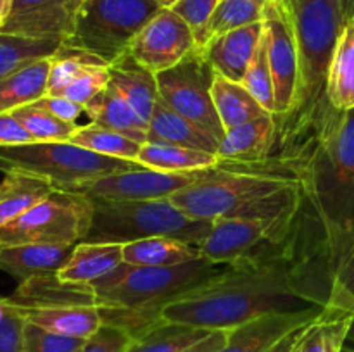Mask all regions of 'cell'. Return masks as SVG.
I'll return each mask as SVG.
<instances>
[{
    "mask_svg": "<svg viewBox=\"0 0 354 352\" xmlns=\"http://www.w3.org/2000/svg\"><path fill=\"white\" fill-rule=\"evenodd\" d=\"M203 259L199 247L178 238L151 237L123 245V262L144 268H169Z\"/></svg>",
    "mask_w": 354,
    "mask_h": 352,
    "instance_id": "obj_24",
    "label": "cell"
},
{
    "mask_svg": "<svg viewBox=\"0 0 354 352\" xmlns=\"http://www.w3.org/2000/svg\"><path fill=\"white\" fill-rule=\"evenodd\" d=\"M14 309L26 323L85 340L104 324L97 306H14Z\"/></svg>",
    "mask_w": 354,
    "mask_h": 352,
    "instance_id": "obj_18",
    "label": "cell"
},
{
    "mask_svg": "<svg viewBox=\"0 0 354 352\" xmlns=\"http://www.w3.org/2000/svg\"><path fill=\"white\" fill-rule=\"evenodd\" d=\"M341 9L344 21L348 23L351 17H354V0H341Z\"/></svg>",
    "mask_w": 354,
    "mask_h": 352,
    "instance_id": "obj_49",
    "label": "cell"
},
{
    "mask_svg": "<svg viewBox=\"0 0 354 352\" xmlns=\"http://www.w3.org/2000/svg\"><path fill=\"white\" fill-rule=\"evenodd\" d=\"M107 64L97 55L82 48L68 47L61 43L54 55L50 57V71H48L47 95H61L76 78L83 75L92 66Z\"/></svg>",
    "mask_w": 354,
    "mask_h": 352,
    "instance_id": "obj_34",
    "label": "cell"
},
{
    "mask_svg": "<svg viewBox=\"0 0 354 352\" xmlns=\"http://www.w3.org/2000/svg\"><path fill=\"white\" fill-rule=\"evenodd\" d=\"M325 307H310L297 313L268 314L228 330L227 342L216 352H266L296 328L317 320Z\"/></svg>",
    "mask_w": 354,
    "mask_h": 352,
    "instance_id": "obj_15",
    "label": "cell"
},
{
    "mask_svg": "<svg viewBox=\"0 0 354 352\" xmlns=\"http://www.w3.org/2000/svg\"><path fill=\"white\" fill-rule=\"evenodd\" d=\"M121 264H123L121 244L80 242L73 248L68 262L57 273V278L64 283L92 285L93 282L113 273Z\"/></svg>",
    "mask_w": 354,
    "mask_h": 352,
    "instance_id": "obj_21",
    "label": "cell"
},
{
    "mask_svg": "<svg viewBox=\"0 0 354 352\" xmlns=\"http://www.w3.org/2000/svg\"><path fill=\"white\" fill-rule=\"evenodd\" d=\"M287 2H289V3H290V2H296V0H287Z\"/></svg>",
    "mask_w": 354,
    "mask_h": 352,
    "instance_id": "obj_53",
    "label": "cell"
},
{
    "mask_svg": "<svg viewBox=\"0 0 354 352\" xmlns=\"http://www.w3.org/2000/svg\"><path fill=\"white\" fill-rule=\"evenodd\" d=\"M73 248L75 245H3L0 247V269L24 283L35 276L61 271Z\"/></svg>",
    "mask_w": 354,
    "mask_h": 352,
    "instance_id": "obj_19",
    "label": "cell"
},
{
    "mask_svg": "<svg viewBox=\"0 0 354 352\" xmlns=\"http://www.w3.org/2000/svg\"><path fill=\"white\" fill-rule=\"evenodd\" d=\"M261 37L263 21L213 38L201 48L216 75L242 83L254 59Z\"/></svg>",
    "mask_w": 354,
    "mask_h": 352,
    "instance_id": "obj_17",
    "label": "cell"
},
{
    "mask_svg": "<svg viewBox=\"0 0 354 352\" xmlns=\"http://www.w3.org/2000/svg\"><path fill=\"white\" fill-rule=\"evenodd\" d=\"M325 309L354 316V244L332 273Z\"/></svg>",
    "mask_w": 354,
    "mask_h": 352,
    "instance_id": "obj_38",
    "label": "cell"
},
{
    "mask_svg": "<svg viewBox=\"0 0 354 352\" xmlns=\"http://www.w3.org/2000/svg\"><path fill=\"white\" fill-rule=\"evenodd\" d=\"M351 314L324 309L304 330L292 352H342L353 323Z\"/></svg>",
    "mask_w": 354,
    "mask_h": 352,
    "instance_id": "obj_31",
    "label": "cell"
},
{
    "mask_svg": "<svg viewBox=\"0 0 354 352\" xmlns=\"http://www.w3.org/2000/svg\"><path fill=\"white\" fill-rule=\"evenodd\" d=\"M59 47H61L59 41L31 40V38L0 33V79L23 68L24 64H30L38 59L52 57Z\"/></svg>",
    "mask_w": 354,
    "mask_h": 352,
    "instance_id": "obj_36",
    "label": "cell"
},
{
    "mask_svg": "<svg viewBox=\"0 0 354 352\" xmlns=\"http://www.w3.org/2000/svg\"><path fill=\"white\" fill-rule=\"evenodd\" d=\"M93 217L83 242L130 244L151 237H169L199 247L213 221H199L180 211L171 199L92 200Z\"/></svg>",
    "mask_w": 354,
    "mask_h": 352,
    "instance_id": "obj_5",
    "label": "cell"
},
{
    "mask_svg": "<svg viewBox=\"0 0 354 352\" xmlns=\"http://www.w3.org/2000/svg\"><path fill=\"white\" fill-rule=\"evenodd\" d=\"M12 116L23 124L33 141H69L80 126L78 123L59 119L38 102L17 107Z\"/></svg>",
    "mask_w": 354,
    "mask_h": 352,
    "instance_id": "obj_35",
    "label": "cell"
},
{
    "mask_svg": "<svg viewBox=\"0 0 354 352\" xmlns=\"http://www.w3.org/2000/svg\"><path fill=\"white\" fill-rule=\"evenodd\" d=\"M290 224L277 219L220 217L199 244L204 259L214 264L234 266L273 248H283Z\"/></svg>",
    "mask_w": 354,
    "mask_h": 352,
    "instance_id": "obj_10",
    "label": "cell"
},
{
    "mask_svg": "<svg viewBox=\"0 0 354 352\" xmlns=\"http://www.w3.org/2000/svg\"><path fill=\"white\" fill-rule=\"evenodd\" d=\"M40 106H44L45 109L50 110L54 116H57L59 119L69 121V123H76L78 117L82 116V113H85V107L80 106V104L73 102V100L66 99V97H55V95H45L40 100H37Z\"/></svg>",
    "mask_w": 354,
    "mask_h": 352,
    "instance_id": "obj_44",
    "label": "cell"
},
{
    "mask_svg": "<svg viewBox=\"0 0 354 352\" xmlns=\"http://www.w3.org/2000/svg\"><path fill=\"white\" fill-rule=\"evenodd\" d=\"M203 171L166 173L137 164L85 183L73 192L85 193L92 200H159L197 182Z\"/></svg>",
    "mask_w": 354,
    "mask_h": 352,
    "instance_id": "obj_12",
    "label": "cell"
},
{
    "mask_svg": "<svg viewBox=\"0 0 354 352\" xmlns=\"http://www.w3.org/2000/svg\"><path fill=\"white\" fill-rule=\"evenodd\" d=\"M197 47L189 24L171 9H161L133 38L127 54L158 75L175 68Z\"/></svg>",
    "mask_w": 354,
    "mask_h": 352,
    "instance_id": "obj_13",
    "label": "cell"
},
{
    "mask_svg": "<svg viewBox=\"0 0 354 352\" xmlns=\"http://www.w3.org/2000/svg\"><path fill=\"white\" fill-rule=\"evenodd\" d=\"M137 162L145 168L158 169V171L187 173L213 168L220 162V157L211 152L182 147V145L145 141L142 145Z\"/></svg>",
    "mask_w": 354,
    "mask_h": 352,
    "instance_id": "obj_28",
    "label": "cell"
},
{
    "mask_svg": "<svg viewBox=\"0 0 354 352\" xmlns=\"http://www.w3.org/2000/svg\"><path fill=\"white\" fill-rule=\"evenodd\" d=\"M289 155L299 204L282 251L294 261L311 302L325 307L330 276L354 244V109L327 110Z\"/></svg>",
    "mask_w": 354,
    "mask_h": 352,
    "instance_id": "obj_1",
    "label": "cell"
},
{
    "mask_svg": "<svg viewBox=\"0 0 354 352\" xmlns=\"http://www.w3.org/2000/svg\"><path fill=\"white\" fill-rule=\"evenodd\" d=\"M218 2L220 0H178L173 6L171 10L189 24L199 47L203 43L204 30H206Z\"/></svg>",
    "mask_w": 354,
    "mask_h": 352,
    "instance_id": "obj_42",
    "label": "cell"
},
{
    "mask_svg": "<svg viewBox=\"0 0 354 352\" xmlns=\"http://www.w3.org/2000/svg\"><path fill=\"white\" fill-rule=\"evenodd\" d=\"M214 75L216 72L203 48L197 47L175 68L158 72V88L159 97L173 110L185 116L220 141L225 130L211 95Z\"/></svg>",
    "mask_w": 354,
    "mask_h": 352,
    "instance_id": "obj_9",
    "label": "cell"
},
{
    "mask_svg": "<svg viewBox=\"0 0 354 352\" xmlns=\"http://www.w3.org/2000/svg\"><path fill=\"white\" fill-rule=\"evenodd\" d=\"M69 141L93 152V154L123 159V161L131 162H137L140 148L144 145L140 141L131 140V138L124 137V135L118 133V131H113L109 128H104L95 123L78 126V130L75 131V135H73Z\"/></svg>",
    "mask_w": 354,
    "mask_h": 352,
    "instance_id": "obj_32",
    "label": "cell"
},
{
    "mask_svg": "<svg viewBox=\"0 0 354 352\" xmlns=\"http://www.w3.org/2000/svg\"><path fill=\"white\" fill-rule=\"evenodd\" d=\"M55 186L38 176L24 173H6L0 182V228L50 195Z\"/></svg>",
    "mask_w": 354,
    "mask_h": 352,
    "instance_id": "obj_27",
    "label": "cell"
},
{
    "mask_svg": "<svg viewBox=\"0 0 354 352\" xmlns=\"http://www.w3.org/2000/svg\"><path fill=\"white\" fill-rule=\"evenodd\" d=\"M30 141H33V138L12 116V113L0 114V145H19Z\"/></svg>",
    "mask_w": 354,
    "mask_h": 352,
    "instance_id": "obj_45",
    "label": "cell"
},
{
    "mask_svg": "<svg viewBox=\"0 0 354 352\" xmlns=\"http://www.w3.org/2000/svg\"><path fill=\"white\" fill-rule=\"evenodd\" d=\"M346 344L351 345L354 347V317H353V323H351V328H349V333H348V340H346Z\"/></svg>",
    "mask_w": 354,
    "mask_h": 352,
    "instance_id": "obj_51",
    "label": "cell"
},
{
    "mask_svg": "<svg viewBox=\"0 0 354 352\" xmlns=\"http://www.w3.org/2000/svg\"><path fill=\"white\" fill-rule=\"evenodd\" d=\"M50 57L24 64L0 79V114L12 113L47 95Z\"/></svg>",
    "mask_w": 354,
    "mask_h": 352,
    "instance_id": "obj_25",
    "label": "cell"
},
{
    "mask_svg": "<svg viewBox=\"0 0 354 352\" xmlns=\"http://www.w3.org/2000/svg\"><path fill=\"white\" fill-rule=\"evenodd\" d=\"M311 323H313V321H311ZM311 323L303 324V326L296 328V330H292L290 333H287L286 337L280 338V340L277 342L275 345H272V347H270L266 352H292L294 347L297 345V342H299V338L303 337L304 330H306Z\"/></svg>",
    "mask_w": 354,
    "mask_h": 352,
    "instance_id": "obj_47",
    "label": "cell"
},
{
    "mask_svg": "<svg viewBox=\"0 0 354 352\" xmlns=\"http://www.w3.org/2000/svg\"><path fill=\"white\" fill-rule=\"evenodd\" d=\"M147 141H165V144L182 145V147L197 148V150L211 152L216 155L218 147H220V141L213 135L173 110L161 97L156 102L154 113L149 121Z\"/></svg>",
    "mask_w": 354,
    "mask_h": 352,
    "instance_id": "obj_22",
    "label": "cell"
},
{
    "mask_svg": "<svg viewBox=\"0 0 354 352\" xmlns=\"http://www.w3.org/2000/svg\"><path fill=\"white\" fill-rule=\"evenodd\" d=\"M227 268L204 257L169 268H144L123 262L113 273L93 282L92 289L104 324L123 328L137 337L159 323V313L169 300Z\"/></svg>",
    "mask_w": 354,
    "mask_h": 352,
    "instance_id": "obj_4",
    "label": "cell"
},
{
    "mask_svg": "<svg viewBox=\"0 0 354 352\" xmlns=\"http://www.w3.org/2000/svg\"><path fill=\"white\" fill-rule=\"evenodd\" d=\"M342 352H354V347H351V345L346 344L344 349H342Z\"/></svg>",
    "mask_w": 354,
    "mask_h": 352,
    "instance_id": "obj_52",
    "label": "cell"
},
{
    "mask_svg": "<svg viewBox=\"0 0 354 352\" xmlns=\"http://www.w3.org/2000/svg\"><path fill=\"white\" fill-rule=\"evenodd\" d=\"M327 100L341 113L354 109V17L344 24L335 45L328 69Z\"/></svg>",
    "mask_w": 354,
    "mask_h": 352,
    "instance_id": "obj_26",
    "label": "cell"
},
{
    "mask_svg": "<svg viewBox=\"0 0 354 352\" xmlns=\"http://www.w3.org/2000/svg\"><path fill=\"white\" fill-rule=\"evenodd\" d=\"M24 352H80L85 347V338L66 337L37 324L24 323Z\"/></svg>",
    "mask_w": 354,
    "mask_h": 352,
    "instance_id": "obj_39",
    "label": "cell"
},
{
    "mask_svg": "<svg viewBox=\"0 0 354 352\" xmlns=\"http://www.w3.org/2000/svg\"><path fill=\"white\" fill-rule=\"evenodd\" d=\"M24 323L7 297L0 295V352H24Z\"/></svg>",
    "mask_w": 354,
    "mask_h": 352,
    "instance_id": "obj_41",
    "label": "cell"
},
{
    "mask_svg": "<svg viewBox=\"0 0 354 352\" xmlns=\"http://www.w3.org/2000/svg\"><path fill=\"white\" fill-rule=\"evenodd\" d=\"M85 113L92 123L118 131L135 141L145 144L149 140V123L113 88L111 85L99 93L90 104H86Z\"/></svg>",
    "mask_w": 354,
    "mask_h": 352,
    "instance_id": "obj_23",
    "label": "cell"
},
{
    "mask_svg": "<svg viewBox=\"0 0 354 352\" xmlns=\"http://www.w3.org/2000/svg\"><path fill=\"white\" fill-rule=\"evenodd\" d=\"M265 3L266 0H220L204 30L201 47H204L213 38L230 33L239 28L261 23Z\"/></svg>",
    "mask_w": 354,
    "mask_h": 352,
    "instance_id": "obj_33",
    "label": "cell"
},
{
    "mask_svg": "<svg viewBox=\"0 0 354 352\" xmlns=\"http://www.w3.org/2000/svg\"><path fill=\"white\" fill-rule=\"evenodd\" d=\"M85 0H14L0 33L31 40L66 41Z\"/></svg>",
    "mask_w": 354,
    "mask_h": 352,
    "instance_id": "obj_14",
    "label": "cell"
},
{
    "mask_svg": "<svg viewBox=\"0 0 354 352\" xmlns=\"http://www.w3.org/2000/svg\"><path fill=\"white\" fill-rule=\"evenodd\" d=\"M12 2L14 0H0V28L9 19L10 10H12Z\"/></svg>",
    "mask_w": 354,
    "mask_h": 352,
    "instance_id": "obj_48",
    "label": "cell"
},
{
    "mask_svg": "<svg viewBox=\"0 0 354 352\" xmlns=\"http://www.w3.org/2000/svg\"><path fill=\"white\" fill-rule=\"evenodd\" d=\"M296 26L299 72L296 100L289 114L277 117V148H286L306 135L330 109L327 79L346 21L341 0H296L290 2Z\"/></svg>",
    "mask_w": 354,
    "mask_h": 352,
    "instance_id": "obj_3",
    "label": "cell"
},
{
    "mask_svg": "<svg viewBox=\"0 0 354 352\" xmlns=\"http://www.w3.org/2000/svg\"><path fill=\"white\" fill-rule=\"evenodd\" d=\"M138 162L106 157L71 141H30L0 145V173L38 176L57 190H76L100 176L137 166Z\"/></svg>",
    "mask_w": 354,
    "mask_h": 352,
    "instance_id": "obj_6",
    "label": "cell"
},
{
    "mask_svg": "<svg viewBox=\"0 0 354 352\" xmlns=\"http://www.w3.org/2000/svg\"><path fill=\"white\" fill-rule=\"evenodd\" d=\"M209 333V330L203 328L159 321L133 337L127 352H183Z\"/></svg>",
    "mask_w": 354,
    "mask_h": 352,
    "instance_id": "obj_30",
    "label": "cell"
},
{
    "mask_svg": "<svg viewBox=\"0 0 354 352\" xmlns=\"http://www.w3.org/2000/svg\"><path fill=\"white\" fill-rule=\"evenodd\" d=\"M263 37L275 86L277 117L290 113L296 100L299 52L292 7L287 0H266L263 12Z\"/></svg>",
    "mask_w": 354,
    "mask_h": 352,
    "instance_id": "obj_11",
    "label": "cell"
},
{
    "mask_svg": "<svg viewBox=\"0 0 354 352\" xmlns=\"http://www.w3.org/2000/svg\"><path fill=\"white\" fill-rule=\"evenodd\" d=\"M107 85H109V64L92 66L57 97H66L86 107V104L92 102L102 90H106Z\"/></svg>",
    "mask_w": 354,
    "mask_h": 352,
    "instance_id": "obj_40",
    "label": "cell"
},
{
    "mask_svg": "<svg viewBox=\"0 0 354 352\" xmlns=\"http://www.w3.org/2000/svg\"><path fill=\"white\" fill-rule=\"evenodd\" d=\"M156 2L159 3V7H161V9H173V6H175L178 0H156Z\"/></svg>",
    "mask_w": 354,
    "mask_h": 352,
    "instance_id": "obj_50",
    "label": "cell"
},
{
    "mask_svg": "<svg viewBox=\"0 0 354 352\" xmlns=\"http://www.w3.org/2000/svg\"><path fill=\"white\" fill-rule=\"evenodd\" d=\"M93 202L82 192L55 188L50 195L0 228L3 245H78L92 226Z\"/></svg>",
    "mask_w": 354,
    "mask_h": 352,
    "instance_id": "obj_8",
    "label": "cell"
},
{
    "mask_svg": "<svg viewBox=\"0 0 354 352\" xmlns=\"http://www.w3.org/2000/svg\"><path fill=\"white\" fill-rule=\"evenodd\" d=\"M109 85L144 117L151 121L159 99L158 75L138 64L128 54L109 64Z\"/></svg>",
    "mask_w": 354,
    "mask_h": 352,
    "instance_id": "obj_20",
    "label": "cell"
},
{
    "mask_svg": "<svg viewBox=\"0 0 354 352\" xmlns=\"http://www.w3.org/2000/svg\"><path fill=\"white\" fill-rule=\"evenodd\" d=\"M279 126L275 114H265L261 117L225 131L218 147L220 161L252 164L266 161L275 154Z\"/></svg>",
    "mask_w": 354,
    "mask_h": 352,
    "instance_id": "obj_16",
    "label": "cell"
},
{
    "mask_svg": "<svg viewBox=\"0 0 354 352\" xmlns=\"http://www.w3.org/2000/svg\"><path fill=\"white\" fill-rule=\"evenodd\" d=\"M228 337V330H216V331H211L204 340L197 342L196 345H192L190 349L183 352H216L221 345L227 342Z\"/></svg>",
    "mask_w": 354,
    "mask_h": 352,
    "instance_id": "obj_46",
    "label": "cell"
},
{
    "mask_svg": "<svg viewBox=\"0 0 354 352\" xmlns=\"http://www.w3.org/2000/svg\"><path fill=\"white\" fill-rule=\"evenodd\" d=\"M317 306L304 293L292 259L275 248L228 266L214 278L180 293L162 307L159 321L209 331L232 330L268 314Z\"/></svg>",
    "mask_w": 354,
    "mask_h": 352,
    "instance_id": "obj_2",
    "label": "cell"
},
{
    "mask_svg": "<svg viewBox=\"0 0 354 352\" xmlns=\"http://www.w3.org/2000/svg\"><path fill=\"white\" fill-rule=\"evenodd\" d=\"M159 10L156 0H85L73 33L62 43L111 64L127 54L133 38Z\"/></svg>",
    "mask_w": 354,
    "mask_h": 352,
    "instance_id": "obj_7",
    "label": "cell"
},
{
    "mask_svg": "<svg viewBox=\"0 0 354 352\" xmlns=\"http://www.w3.org/2000/svg\"><path fill=\"white\" fill-rule=\"evenodd\" d=\"M131 340L133 337L123 328L102 324L80 352H127Z\"/></svg>",
    "mask_w": 354,
    "mask_h": 352,
    "instance_id": "obj_43",
    "label": "cell"
},
{
    "mask_svg": "<svg viewBox=\"0 0 354 352\" xmlns=\"http://www.w3.org/2000/svg\"><path fill=\"white\" fill-rule=\"evenodd\" d=\"M211 95H213L214 109L225 131L270 114L268 110L263 109L261 104L249 93V90L242 83L232 81L220 75H214Z\"/></svg>",
    "mask_w": 354,
    "mask_h": 352,
    "instance_id": "obj_29",
    "label": "cell"
},
{
    "mask_svg": "<svg viewBox=\"0 0 354 352\" xmlns=\"http://www.w3.org/2000/svg\"><path fill=\"white\" fill-rule=\"evenodd\" d=\"M242 85L249 90L252 97L263 106V109L268 110L270 114H277V102H275V86H273L272 69H270L268 54H266L265 37H261V41L258 45L254 59L245 72Z\"/></svg>",
    "mask_w": 354,
    "mask_h": 352,
    "instance_id": "obj_37",
    "label": "cell"
}]
</instances>
